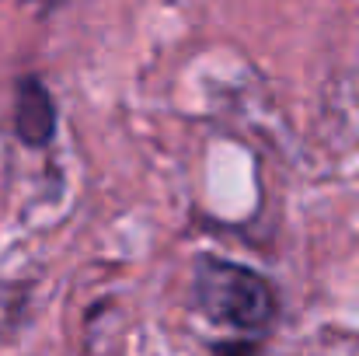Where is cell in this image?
I'll return each mask as SVG.
<instances>
[{
	"label": "cell",
	"mask_w": 359,
	"mask_h": 356,
	"mask_svg": "<svg viewBox=\"0 0 359 356\" xmlns=\"http://www.w3.org/2000/svg\"><path fill=\"white\" fill-rule=\"evenodd\" d=\"M14 133L25 147H46L56 136V102L32 74L14 88Z\"/></svg>",
	"instance_id": "cell-2"
},
{
	"label": "cell",
	"mask_w": 359,
	"mask_h": 356,
	"mask_svg": "<svg viewBox=\"0 0 359 356\" xmlns=\"http://www.w3.org/2000/svg\"><path fill=\"white\" fill-rule=\"evenodd\" d=\"M192 301L196 308L224 329L262 332L276 318V290L272 283L220 255H199L192 265Z\"/></svg>",
	"instance_id": "cell-1"
},
{
	"label": "cell",
	"mask_w": 359,
	"mask_h": 356,
	"mask_svg": "<svg viewBox=\"0 0 359 356\" xmlns=\"http://www.w3.org/2000/svg\"><path fill=\"white\" fill-rule=\"evenodd\" d=\"M213 356H262V343L258 339H234V343H220Z\"/></svg>",
	"instance_id": "cell-3"
}]
</instances>
